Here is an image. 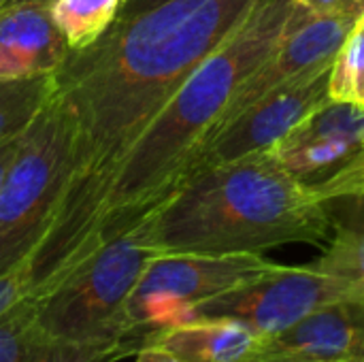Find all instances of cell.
<instances>
[{"label":"cell","mask_w":364,"mask_h":362,"mask_svg":"<svg viewBox=\"0 0 364 362\" xmlns=\"http://www.w3.org/2000/svg\"><path fill=\"white\" fill-rule=\"evenodd\" d=\"M271 154L324 203L364 196V107L331 98L275 143Z\"/></svg>","instance_id":"52a82bcc"},{"label":"cell","mask_w":364,"mask_h":362,"mask_svg":"<svg viewBox=\"0 0 364 362\" xmlns=\"http://www.w3.org/2000/svg\"><path fill=\"white\" fill-rule=\"evenodd\" d=\"M160 2H164V0H124L117 19H130V17H134V15L147 11V9L156 6V4H160Z\"/></svg>","instance_id":"cb8c5ba5"},{"label":"cell","mask_w":364,"mask_h":362,"mask_svg":"<svg viewBox=\"0 0 364 362\" xmlns=\"http://www.w3.org/2000/svg\"><path fill=\"white\" fill-rule=\"evenodd\" d=\"M134 362H181L175 354H171L168 350L156 346V344H145L139 348V352L134 354Z\"/></svg>","instance_id":"7402d4cb"},{"label":"cell","mask_w":364,"mask_h":362,"mask_svg":"<svg viewBox=\"0 0 364 362\" xmlns=\"http://www.w3.org/2000/svg\"><path fill=\"white\" fill-rule=\"evenodd\" d=\"M360 23H363V28H364V17H363V19H360Z\"/></svg>","instance_id":"4316f807"},{"label":"cell","mask_w":364,"mask_h":362,"mask_svg":"<svg viewBox=\"0 0 364 362\" xmlns=\"http://www.w3.org/2000/svg\"><path fill=\"white\" fill-rule=\"evenodd\" d=\"M45 344L36 299L26 297L0 316V362H32Z\"/></svg>","instance_id":"e0dca14e"},{"label":"cell","mask_w":364,"mask_h":362,"mask_svg":"<svg viewBox=\"0 0 364 362\" xmlns=\"http://www.w3.org/2000/svg\"><path fill=\"white\" fill-rule=\"evenodd\" d=\"M250 362H364V299L328 303L264 341Z\"/></svg>","instance_id":"8fae6325"},{"label":"cell","mask_w":364,"mask_h":362,"mask_svg":"<svg viewBox=\"0 0 364 362\" xmlns=\"http://www.w3.org/2000/svg\"><path fill=\"white\" fill-rule=\"evenodd\" d=\"M337 201H343L346 207L328 203L331 235L322 256L311 267L339 280L354 297L364 299V196Z\"/></svg>","instance_id":"5bb4252c"},{"label":"cell","mask_w":364,"mask_h":362,"mask_svg":"<svg viewBox=\"0 0 364 362\" xmlns=\"http://www.w3.org/2000/svg\"><path fill=\"white\" fill-rule=\"evenodd\" d=\"M21 134L11 137V139H6V141L0 143V190H2V183L6 179V173H9V169H11V164H13V160L17 156V149H19V143H21Z\"/></svg>","instance_id":"44dd1931"},{"label":"cell","mask_w":364,"mask_h":362,"mask_svg":"<svg viewBox=\"0 0 364 362\" xmlns=\"http://www.w3.org/2000/svg\"><path fill=\"white\" fill-rule=\"evenodd\" d=\"M256 2L164 0L68 51L51 92L73 124L70 169L45 235L21 262L26 297H43L96 252L94 222L122 158Z\"/></svg>","instance_id":"6da1fadb"},{"label":"cell","mask_w":364,"mask_h":362,"mask_svg":"<svg viewBox=\"0 0 364 362\" xmlns=\"http://www.w3.org/2000/svg\"><path fill=\"white\" fill-rule=\"evenodd\" d=\"M350 297L354 294L346 284L311 265H275L269 273L196 305L190 320H235L269 341L311 312Z\"/></svg>","instance_id":"ba28073f"},{"label":"cell","mask_w":364,"mask_h":362,"mask_svg":"<svg viewBox=\"0 0 364 362\" xmlns=\"http://www.w3.org/2000/svg\"><path fill=\"white\" fill-rule=\"evenodd\" d=\"M19 4H53V0H0V11L2 9H11V6H19Z\"/></svg>","instance_id":"d4e9b609"},{"label":"cell","mask_w":364,"mask_h":362,"mask_svg":"<svg viewBox=\"0 0 364 362\" xmlns=\"http://www.w3.org/2000/svg\"><path fill=\"white\" fill-rule=\"evenodd\" d=\"M363 107H364V87H363Z\"/></svg>","instance_id":"484cf974"},{"label":"cell","mask_w":364,"mask_h":362,"mask_svg":"<svg viewBox=\"0 0 364 362\" xmlns=\"http://www.w3.org/2000/svg\"><path fill=\"white\" fill-rule=\"evenodd\" d=\"M294 4L305 17H311V15H320V13L335 9L339 0H294Z\"/></svg>","instance_id":"603a6c76"},{"label":"cell","mask_w":364,"mask_h":362,"mask_svg":"<svg viewBox=\"0 0 364 362\" xmlns=\"http://www.w3.org/2000/svg\"><path fill=\"white\" fill-rule=\"evenodd\" d=\"M53 90V75L0 81V143L21 134Z\"/></svg>","instance_id":"2e32d148"},{"label":"cell","mask_w":364,"mask_h":362,"mask_svg":"<svg viewBox=\"0 0 364 362\" xmlns=\"http://www.w3.org/2000/svg\"><path fill=\"white\" fill-rule=\"evenodd\" d=\"M358 21V15L337 4L326 13L311 15L296 28H288L277 49L239 87L218 128L235 119L269 92L303 77L318 66L331 64Z\"/></svg>","instance_id":"30bf717a"},{"label":"cell","mask_w":364,"mask_h":362,"mask_svg":"<svg viewBox=\"0 0 364 362\" xmlns=\"http://www.w3.org/2000/svg\"><path fill=\"white\" fill-rule=\"evenodd\" d=\"M275 265L262 254H158L128 297L124 324L145 341L149 333L188 322L196 305L269 273Z\"/></svg>","instance_id":"8992f818"},{"label":"cell","mask_w":364,"mask_h":362,"mask_svg":"<svg viewBox=\"0 0 364 362\" xmlns=\"http://www.w3.org/2000/svg\"><path fill=\"white\" fill-rule=\"evenodd\" d=\"M145 344L168 350L181 362H250L264 341L235 320L207 318L149 333Z\"/></svg>","instance_id":"4fadbf2b"},{"label":"cell","mask_w":364,"mask_h":362,"mask_svg":"<svg viewBox=\"0 0 364 362\" xmlns=\"http://www.w3.org/2000/svg\"><path fill=\"white\" fill-rule=\"evenodd\" d=\"M294 0H258L179 85L122 158L94 222V250L136 226L192 173L239 87L286 36Z\"/></svg>","instance_id":"7a4b0ae2"},{"label":"cell","mask_w":364,"mask_h":362,"mask_svg":"<svg viewBox=\"0 0 364 362\" xmlns=\"http://www.w3.org/2000/svg\"><path fill=\"white\" fill-rule=\"evenodd\" d=\"M68 51L49 4H19L0 11V81L53 75Z\"/></svg>","instance_id":"7c38bea8"},{"label":"cell","mask_w":364,"mask_h":362,"mask_svg":"<svg viewBox=\"0 0 364 362\" xmlns=\"http://www.w3.org/2000/svg\"><path fill=\"white\" fill-rule=\"evenodd\" d=\"M333 62L269 92L235 119L218 128L200 149L192 173L237 160L254 151L271 149L275 143H279L307 115L331 100L328 81Z\"/></svg>","instance_id":"9c48e42d"},{"label":"cell","mask_w":364,"mask_h":362,"mask_svg":"<svg viewBox=\"0 0 364 362\" xmlns=\"http://www.w3.org/2000/svg\"><path fill=\"white\" fill-rule=\"evenodd\" d=\"M139 228L158 254H262L331 235L328 203L271 154L254 151L192 173Z\"/></svg>","instance_id":"3957f363"},{"label":"cell","mask_w":364,"mask_h":362,"mask_svg":"<svg viewBox=\"0 0 364 362\" xmlns=\"http://www.w3.org/2000/svg\"><path fill=\"white\" fill-rule=\"evenodd\" d=\"M364 87V28L358 21L348 34L331 68L328 92L333 100L363 105Z\"/></svg>","instance_id":"d6986e66"},{"label":"cell","mask_w":364,"mask_h":362,"mask_svg":"<svg viewBox=\"0 0 364 362\" xmlns=\"http://www.w3.org/2000/svg\"><path fill=\"white\" fill-rule=\"evenodd\" d=\"M124 0H53L51 17L70 51L94 45L119 15Z\"/></svg>","instance_id":"9a60e30c"},{"label":"cell","mask_w":364,"mask_h":362,"mask_svg":"<svg viewBox=\"0 0 364 362\" xmlns=\"http://www.w3.org/2000/svg\"><path fill=\"white\" fill-rule=\"evenodd\" d=\"M21 299H26V273L23 265H17L15 269L0 275V316Z\"/></svg>","instance_id":"ffe728a7"},{"label":"cell","mask_w":364,"mask_h":362,"mask_svg":"<svg viewBox=\"0 0 364 362\" xmlns=\"http://www.w3.org/2000/svg\"><path fill=\"white\" fill-rule=\"evenodd\" d=\"M154 256L158 252L147 243L139 224L92 252L62 282L36 299L38 326L45 339L134 337L124 324V309Z\"/></svg>","instance_id":"277c9868"},{"label":"cell","mask_w":364,"mask_h":362,"mask_svg":"<svg viewBox=\"0 0 364 362\" xmlns=\"http://www.w3.org/2000/svg\"><path fill=\"white\" fill-rule=\"evenodd\" d=\"M73 124L49 96L21 134L0 190V275L21 265L45 235L70 169Z\"/></svg>","instance_id":"5b68a950"},{"label":"cell","mask_w":364,"mask_h":362,"mask_svg":"<svg viewBox=\"0 0 364 362\" xmlns=\"http://www.w3.org/2000/svg\"><path fill=\"white\" fill-rule=\"evenodd\" d=\"M143 346L134 337H94L79 341H47L32 362H117Z\"/></svg>","instance_id":"ac0fdd59"}]
</instances>
